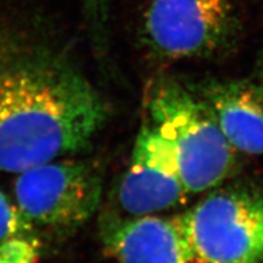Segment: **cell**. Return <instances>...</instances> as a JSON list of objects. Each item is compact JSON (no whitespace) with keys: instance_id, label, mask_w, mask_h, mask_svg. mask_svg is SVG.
Here are the masks:
<instances>
[{"instance_id":"obj_10","label":"cell","mask_w":263,"mask_h":263,"mask_svg":"<svg viewBox=\"0 0 263 263\" xmlns=\"http://www.w3.org/2000/svg\"><path fill=\"white\" fill-rule=\"evenodd\" d=\"M24 236L39 238L38 233L25 218L15 201L12 202L6 194L0 192V248L11 240Z\"/></svg>"},{"instance_id":"obj_11","label":"cell","mask_w":263,"mask_h":263,"mask_svg":"<svg viewBox=\"0 0 263 263\" xmlns=\"http://www.w3.org/2000/svg\"><path fill=\"white\" fill-rule=\"evenodd\" d=\"M42 249L39 238H16L0 248V263H37Z\"/></svg>"},{"instance_id":"obj_1","label":"cell","mask_w":263,"mask_h":263,"mask_svg":"<svg viewBox=\"0 0 263 263\" xmlns=\"http://www.w3.org/2000/svg\"><path fill=\"white\" fill-rule=\"evenodd\" d=\"M107 117L68 35L41 12L0 5V173L84 153Z\"/></svg>"},{"instance_id":"obj_7","label":"cell","mask_w":263,"mask_h":263,"mask_svg":"<svg viewBox=\"0 0 263 263\" xmlns=\"http://www.w3.org/2000/svg\"><path fill=\"white\" fill-rule=\"evenodd\" d=\"M100 236L116 263H206L176 216H105Z\"/></svg>"},{"instance_id":"obj_3","label":"cell","mask_w":263,"mask_h":263,"mask_svg":"<svg viewBox=\"0 0 263 263\" xmlns=\"http://www.w3.org/2000/svg\"><path fill=\"white\" fill-rule=\"evenodd\" d=\"M103 176L88 160H52L18 173L15 203L43 245L67 239L97 215Z\"/></svg>"},{"instance_id":"obj_5","label":"cell","mask_w":263,"mask_h":263,"mask_svg":"<svg viewBox=\"0 0 263 263\" xmlns=\"http://www.w3.org/2000/svg\"><path fill=\"white\" fill-rule=\"evenodd\" d=\"M176 217L206 263H263L261 192L216 190Z\"/></svg>"},{"instance_id":"obj_12","label":"cell","mask_w":263,"mask_h":263,"mask_svg":"<svg viewBox=\"0 0 263 263\" xmlns=\"http://www.w3.org/2000/svg\"><path fill=\"white\" fill-rule=\"evenodd\" d=\"M258 82L257 84L261 87V89L263 90V51H262V55L261 58H259V61H258Z\"/></svg>"},{"instance_id":"obj_9","label":"cell","mask_w":263,"mask_h":263,"mask_svg":"<svg viewBox=\"0 0 263 263\" xmlns=\"http://www.w3.org/2000/svg\"><path fill=\"white\" fill-rule=\"evenodd\" d=\"M91 45L99 58L108 50V16L110 0H80Z\"/></svg>"},{"instance_id":"obj_6","label":"cell","mask_w":263,"mask_h":263,"mask_svg":"<svg viewBox=\"0 0 263 263\" xmlns=\"http://www.w3.org/2000/svg\"><path fill=\"white\" fill-rule=\"evenodd\" d=\"M189 194L170 145L145 117L118 185V206L133 217L156 215L184 202Z\"/></svg>"},{"instance_id":"obj_2","label":"cell","mask_w":263,"mask_h":263,"mask_svg":"<svg viewBox=\"0 0 263 263\" xmlns=\"http://www.w3.org/2000/svg\"><path fill=\"white\" fill-rule=\"evenodd\" d=\"M145 110L172 150L190 194L216 188L234 171L235 150L193 89L168 76L157 77Z\"/></svg>"},{"instance_id":"obj_8","label":"cell","mask_w":263,"mask_h":263,"mask_svg":"<svg viewBox=\"0 0 263 263\" xmlns=\"http://www.w3.org/2000/svg\"><path fill=\"white\" fill-rule=\"evenodd\" d=\"M235 151L263 156V90L241 80H210L195 89Z\"/></svg>"},{"instance_id":"obj_4","label":"cell","mask_w":263,"mask_h":263,"mask_svg":"<svg viewBox=\"0 0 263 263\" xmlns=\"http://www.w3.org/2000/svg\"><path fill=\"white\" fill-rule=\"evenodd\" d=\"M241 26L232 0H151L140 39L163 61L209 59L234 48Z\"/></svg>"}]
</instances>
